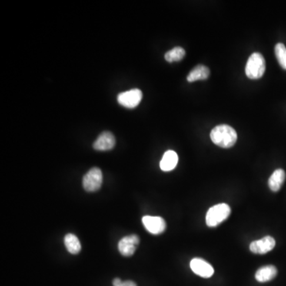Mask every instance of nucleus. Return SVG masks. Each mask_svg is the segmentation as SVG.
Segmentation results:
<instances>
[{"mask_svg": "<svg viewBox=\"0 0 286 286\" xmlns=\"http://www.w3.org/2000/svg\"><path fill=\"white\" fill-rule=\"evenodd\" d=\"M190 267L194 274L204 278H209L214 274L213 267L202 258H193L190 263Z\"/></svg>", "mask_w": 286, "mask_h": 286, "instance_id": "9", "label": "nucleus"}, {"mask_svg": "<svg viewBox=\"0 0 286 286\" xmlns=\"http://www.w3.org/2000/svg\"><path fill=\"white\" fill-rule=\"evenodd\" d=\"M211 141L222 148H231L235 144L238 135L235 130L231 126L222 124L211 130L210 134Z\"/></svg>", "mask_w": 286, "mask_h": 286, "instance_id": "1", "label": "nucleus"}, {"mask_svg": "<svg viewBox=\"0 0 286 286\" xmlns=\"http://www.w3.org/2000/svg\"><path fill=\"white\" fill-rule=\"evenodd\" d=\"M284 180H285V172L281 169L276 170L269 179L268 184L270 190L273 192H278L284 184Z\"/></svg>", "mask_w": 286, "mask_h": 286, "instance_id": "13", "label": "nucleus"}, {"mask_svg": "<svg viewBox=\"0 0 286 286\" xmlns=\"http://www.w3.org/2000/svg\"><path fill=\"white\" fill-rule=\"evenodd\" d=\"M209 75V68L204 66V65H202V64H200V65H197V66H196L195 68L190 72L188 77H187V81L188 82L204 81V80L208 78Z\"/></svg>", "mask_w": 286, "mask_h": 286, "instance_id": "14", "label": "nucleus"}, {"mask_svg": "<svg viewBox=\"0 0 286 286\" xmlns=\"http://www.w3.org/2000/svg\"><path fill=\"white\" fill-rule=\"evenodd\" d=\"M102 183V172L99 168L91 169L83 178V187L87 192L98 191Z\"/></svg>", "mask_w": 286, "mask_h": 286, "instance_id": "4", "label": "nucleus"}, {"mask_svg": "<svg viewBox=\"0 0 286 286\" xmlns=\"http://www.w3.org/2000/svg\"><path fill=\"white\" fill-rule=\"evenodd\" d=\"M185 56V50L181 47H175L164 54V59L168 62H174L182 60Z\"/></svg>", "mask_w": 286, "mask_h": 286, "instance_id": "16", "label": "nucleus"}, {"mask_svg": "<svg viewBox=\"0 0 286 286\" xmlns=\"http://www.w3.org/2000/svg\"><path fill=\"white\" fill-rule=\"evenodd\" d=\"M115 145L114 136L109 131H104L99 135L95 142L93 143V148L100 151H107L114 148Z\"/></svg>", "mask_w": 286, "mask_h": 286, "instance_id": "10", "label": "nucleus"}, {"mask_svg": "<svg viewBox=\"0 0 286 286\" xmlns=\"http://www.w3.org/2000/svg\"><path fill=\"white\" fill-rule=\"evenodd\" d=\"M275 55L281 68L286 70V47L282 43H277L275 45Z\"/></svg>", "mask_w": 286, "mask_h": 286, "instance_id": "17", "label": "nucleus"}, {"mask_svg": "<svg viewBox=\"0 0 286 286\" xmlns=\"http://www.w3.org/2000/svg\"><path fill=\"white\" fill-rule=\"evenodd\" d=\"M118 286H137V284L132 281H122Z\"/></svg>", "mask_w": 286, "mask_h": 286, "instance_id": "18", "label": "nucleus"}, {"mask_svg": "<svg viewBox=\"0 0 286 286\" xmlns=\"http://www.w3.org/2000/svg\"><path fill=\"white\" fill-rule=\"evenodd\" d=\"M277 274V270L274 266L269 265L258 269L256 272L255 278L258 282L264 283L272 281L275 278Z\"/></svg>", "mask_w": 286, "mask_h": 286, "instance_id": "11", "label": "nucleus"}, {"mask_svg": "<svg viewBox=\"0 0 286 286\" xmlns=\"http://www.w3.org/2000/svg\"><path fill=\"white\" fill-rule=\"evenodd\" d=\"M142 224L147 231L153 234H160L166 228V223L160 217L146 216L142 218Z\"/></svg>", "mask_w": 286, "mask_h": 286, "instance_id": "7", "label": "nucleus"}, {"mask_svg": "<svg viewBox=\"0 0 286 286\" xmlns=\"http://www.w3.org/2000/svg\"><path fill=\"white\" fill-rule=\"evenodd\" d=\"M266 71V61L259 53H254L249 57L246 64L245 72L247 77L252 80L261 78Z\"/></svg>", "mask_w": 286, "mask_h": 286, "instance_id": "2", "label": "nucleus"}, {"mask_svg": "<svg viewBox=\"0 0 286 286\" xmlns=\"http://www.w3.org/2000/svg\"><path fill=\"white\" fill-rule=\"evenodd\" d=\"M64 246L72 254H77L81 250V243L74 234H67L64 236Z\"/></svg>", "mask_w": 286, "mask_h": 286, "instance_id": "15", "label": "nucleus"}, {"mask_svg": "<svg viewBox=\"0 0 286 286\" xmlns=\"http://www.w3.org/2000/svg\"><path fill=\"white\" fill-rule=\"evenodd\" d=\"M178 162V156L174 150H168L164 153L162 159L160 162L161 170L164 172L172 171L177 166Z\"/></svg>", "mask_w": 286, "mask_h": 286, "instance_id": "12", "label": "nucleus"}, {"mask_svg": "<svg viewBox=\"0 0 286 286\" xmlns=\"http://www.w3.org/2000/svg\"><path fill=\"white\" fill-rule=\"evenodd\" d=\"M276 245L275 240L271 236H266L259 240L250 243V250L257 254H265L271 251Z\"/></svg>", "mask_w": 286, "mask_h": 286, "instance_id": "8", "label": "nucleus"}, {"mask_svg": "<svg viewBox=\"0 0 286 286\" xmlns=\"http://www.w3.org/2000/svg\"><path fill=\"white\" fill-rule=\"evenodd\" d=\"M141 99L142 92L141 90L137 88L121 92L117 97L118 104L127 108H134L137 107L141 102Z\"/></svg>", "mask_w": 286, "mask_h": 286, "instance_id": "5", "label": "nucleus"}, {"mask_svg": "<svg viewBox=\"0 0 286 286\" xmlns=\"http://www.w3.org/2000/svg\"><path fill=\"white\" fill-rule=\"evenodd\" d=\"M231 214V207L227 204H220L210 207L206 214V224L208 227H216L225 221Z\"/></svg>", "mask_w": 286, "mask_h": 286, "instance_id": "3", "label": "nucleus"}, {"mask_svg": "<svg viewBox=\"0 0 286 286\" xmlns=\"http://www.w3.org/2000/svg\"><path fill=\"white\" fill-rule=\"evenodd\" d=\"M139 242V237L136 234H131L122 239L118 245L120 254L125 257H131L135 252Z\"/></svg>", "mask_w": 286, "mask_h": 286, "instance_id": "6", "label": "nucleus"}]
</instances>
